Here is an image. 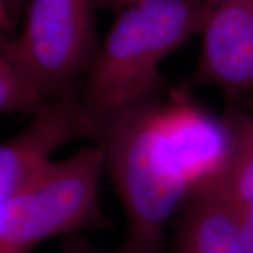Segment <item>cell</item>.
Masks as SVG:
<instances>
[{"label":"cell","mask_w":253,"mask_h":253,"mask_svg":"<svg viewBox=\"0 0 253 253\" xmlns=\"http://www.w3.org/2000/svg\"><path fill=\"white\" fill-rule=\"evenodd\" d=\"M208 0H138L119 11L81 95L104 118L153 100L160 65L202 30Z\"/></svg>","instance_id":"6da1fadb"},{"label":"cell","mask_w":253,"mask_h":253,"mask_svg":"<svg viewBox=\"0 0 253 253\" xmlns=\"http://www.w3.org/2000/svg\"><path fill=\"white\" fill-rule=\"evenodd\" d=\"M99 144L128 219L126 239L162 250L168 220L190 189L154 99L104 116Z\"/></svg>","instance_id":"7a4b0ae2"},{"label":"cell","mask_w":253,"mask_h":253,"mask_svg":"<svg viewBox=\"0 0 253 253\" xmlns=\"http://www.w3.org/2000/svg\"><path fill=\"white\" fill-rule=\"evenodd\" d=\"M100 145L50 161L0 202V253H30L43 240L110 226L99 202Z\"/></svg>","instance_id":"3957f363"},{"label":"cell","mask_w":253,"mask_h":253,"mask_svg":"<svg viewBox=\"0 0 253 253\" xmlns=\"http://www.w3.org/2000/svg\"><path fill=\"white\" fill-rule=\"evenodd\" d=\"M95 0H30L19 36L1 37L0 53L34 78L47 100L78 89L99 50Z\"/></svg>","instance_id":"277c9868"},{"label":"cell","mask_w":253,"mask_h":253,"mask_svg":"<svg viewBox=\"0 0 253 253\" xmlns=\"http://www.w3.org/2000/svg\"><path fill=\"white\" fill-rule=\"evenodd\" d=\"M102 119L74 89L50 100L19 134L0 147V202L12 195L63 144L79 138L99 143Z\"/></svg>","instance_id":"5b68a950"},{"label":"cell","mask_w":253,"mask_h":253,"mask_svg":"<svg viewBox=\"0 0 253 253\" xmlns=\"http://www.w3.org/2000/svg\"><path fill=\"white\" fill-rule=\"evenodd\" d=\"M192 84L253 94V1L208 0Z\"/></svg>","instance_id":"8992f818"},{"label":"cell","mask_w":253,"mask_h":253,"mask_svg":"<svg viewBox=\"0 0 253 253\" xmlns=\"http://www.w3.org/2000/svg\"><path fill=\"white\" fill-rule=\"evenodd\" d=\"M175 253H248L233 208L210 196L189 192L177 229Z\"/></svg>","instance_id":"52a82bcc"},{"label":"cell","mask_w":253,"mask_h":253,"mask_svg":"<svg viewBox=\"0 0 253 253\" xmlns=\"http://www.w3.org/2000/svg\"><path fill=\"white\" fill-rule=\"evenodd\" d=\"M190 192H198L231 205L253 199V114L231 131L226 151Z\"/></svg>","instance_id":"ba28073f"},{"label":"cell","mask_w":253,"mask_h":253,"mask_svg":"<svg viewBox=\"0 0 253 253\" xmlns=\"http://www.w3.org/2000/svg\"><path fill=\"white\" fill-rule=\"evenodd\" d=\"M34 78L8 55L0 53V110L33 116L48 102Z\"/></svg>","instance_id":"9c48e42d"},{"label":"cell","mask_w":253,"mask_h":253,"mask_svg":"<svg viewBox=\"0 0 253 253\" xmlns=\"http://www.w3.org/2000/svg\"><path fill=\"white\" fill-rule=\"evenodd\" d=\"M62 253H162V250L147 248V246L136 244L131 240L126 239L121 248L113 250V251H103V250L93 248L80 237L68 236V238L63 243Z\"/></svg>","instance_id":"30bf717a"},{"label":"cell","mask_w":253,"mask_h":253,"mask_svg":"<svg viewBox=\"0 0 253 253\" xmlns=\"http://www.w3.org/2000/svg\"><path fill=\"white\" fill-rule=\"evenodd\" d=\"M30 0H0V26L6 38H9L17 28Z\"/></svg>","instance_id":"8fae6325"},{"label":"cell","mask_w":253,"mask_h":253,"mask_svg":"<svg viewBox=\"0 0 253 253\" xmlns=\"http://www.w3.org/2000/svg\"><path fill=\"white\" fill-rule=\"evenodd\" d=\"M232 208L243 244L248 253H253V199Z\"/></svg>","instance_id":"7c38bea8"},{"label":"cell","mask_w":253,"mask_h":253,"mask_svg":"<svg viewBox=\"0 0 253 253\" xmlns=\"http://www.w3.org/2000/svg\"><path fill=\"white\" fill-rule=\"evenodd\" d=\"M138 0H95L97 8L114 9V11H121L126 6L134 4Z\"/></svg>","instance_id":"4fadbf2b"},{"label":"cell","mask_w":253,"mask_h":253,"mask_svg":"<svg viewBox=\"0 0 253 253\" xmlns=\"http://www.w3.org/2000/svg\"><path fill=\"white\" fill-rule=\"evenodd\" d=\"M252 1H253V0H252Z\"/></svg>","instance_id":"5bb4252c"}]
</instances>
